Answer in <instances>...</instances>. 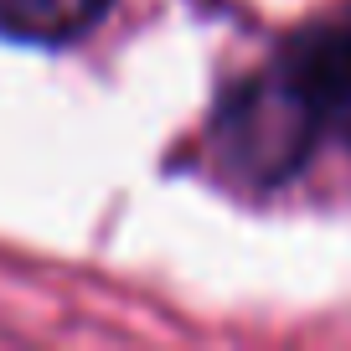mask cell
Here are the masks:
<instances>
[{"label":"cell","instance_id":"6da1fadb","mask_svg":"<svg viewBox=\"0 0 351 351\" xmlns=\"http://www.w3.org/2000/svg\"><path fill=\"white\" fill-rule=\"evenodd\" d=\"M228 176L279 186L320 145L351 150V5L279 42L269 67L243 77L212 124Z\"/></svg>","mask_w":351,"mask_h":351},{"label":"cell","instance_id":"7a4b0ae2","mask_svg":"<svg viewBox=\"0 0 351 351\" xmlns=\"http://www.w3.org/2000/svg\"><path fill=\"white\" fill-rule=\"evenodd\" d=\"M109 11V0H0V36L32 47H62Z\"/></svg>","mask_w":351,"mask_h":351}]
</instances>
